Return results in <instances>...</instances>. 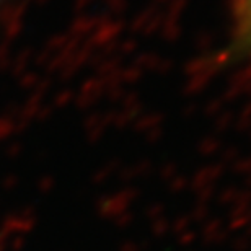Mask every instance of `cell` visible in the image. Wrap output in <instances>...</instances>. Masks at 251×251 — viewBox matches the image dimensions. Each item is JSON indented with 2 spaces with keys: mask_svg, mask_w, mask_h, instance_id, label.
I'll use <instances>...</instances> for the list:
<instances>
[{
  "mask_svg": "<svg viewBox=\"0 0 251 251\" xmlns=\"http://www.w3.org/2000/svg\"><path fill=\"white\" fill-rule=\"evenodd\" d=\"M232 5V43L230 54L251 57V0H230Z\"/></svg>",
  "mask_w": 251,
  "mask_h": 251,
  "instance_id": "1",
  "label": "cell"
}]
</instances>
